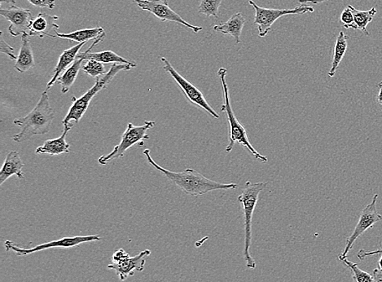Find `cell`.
<instances>
[{
  "label": "cell",
  "mask_w": 382,
  "mask_h": 282,
  "mask_svg": "<svg viewBox=\"0 0 382 282\" xmlns=\"http://www.w3.org/2000/svg\"><path fill=\"white\" fill-rule=\"evenodd\" d=\"M30 35L25 33L22 35V46L14 68L20 73H25L34 68V58L32 48L30 44Z\"/></svg>",
  "instance_id": "cell-19"
},
{
  "label": "cell",
  "mask_w": 382,
  "mask_h": 282,
  "mask_svg": "<svg viewBox=\"0 0 382 282\" xmlns=\"http://www.w3.org/2000/svg\"><path fill=\"white\" fill-rule=\"evenodd\" d=\"M223 0H200L198 12L208 17L219 18V9Z\"/></svg>",
  "instance_id": "cell-26"
},
{
  "label": "cell",
  "mask_w": 382,
  "mask_h": 282,
  "mask_svg": "<svg viewBox=\"0 0 382 282\" xmlns=\"http://www.w3.org/2000/svg\"><path fill=\"white\" fill-rule=\"evenodd\" d=\"M35 7L53 9L56 6L55 0H28Z\"/></svg>",
  "instance_id": "cell-30"
},
{
  "label": "cell",
  "mask_w": 382,
  "mask_h": 282,
  "mask_svg": "<svg viewBox=\"0 0 382 282\" xmlns=\"http://www.w3.org/2000/svg\"><path fill=\"white\" fill-rule=\"evenodd\" d=\"M85 60L77 58L73 65L70 68L67 69L63 74L61 75L58 82L61 85L62 94H67L74 85L77 79V75L82 68V61Z\"/></svg>",
  "instance_id": "cell-23"
},
{
  "label": "cell",
  "mask_w": 382,
  "mask_h": 282,
  "mask_svg": "<svg viewBox=\"0 0 382 282\" xmlns=\"http://www.w3.org/2000/svg\"><path fill=\"white\" fill-rule=\"evenodd\" d=\"M24 162L17 151L9 152L7 155L4 165L0 172V186L13 176H17L19 179H24L23 169Z\"/></svg>",
  "instance_id": "cell-17"
},
{
  "label": "cell",
  "mask_w": 382,
  "mask_h": 282,
  "mask_svg": "<svg viewBox=\"0 0 382 282\" xmlns=\"http://www.w3.org/2000/svg\"><path fill=\"white\" fill-rule=\"evenodd\" d=\"M151 153V151L148 148L144 150V155H146L148 162L156 170L163 173V175L167 177L174 186H177L184 193L190 195V196L198 197L210 192L229 191V189L238 188V184H223L211 181V179L201 175L200 173L193 168H188L180 172L169 171L155 162Z\"/></svg>",
  "instance_id": "cell-1"
},
{
  "label": "cell",
  "mask_w": 382,
  "mask_h": 282,
  "mask_svg": "<svg viewBox=\"0 0 382 282\" xmlns=\"http://www.w3.org/2000/svg\"><path fill=\"white\" fill-rule=\"evenodd\" d=\"M14 48L11 47L8 44L5 42L4 39L3 32H1V41H0V52L6 54L8 58L13 60H17L18 56L14 54Z\"/></svg>",
  "instance_id": "cell-29"
},
{
  "label": "cell",
  "mask_w": 382,
  "mask_h": 282,
  "mask_svg": "<svg viewBox=\"0 0 382 282\" xmlns=\"http://www.w3.org/2000/svg\"><path fill=\"white\" fill-rule=\"evenodd\" d=\"M58 19V16H51L49 14L39 13L38 16L33 19L30 23L29 34L41 39L46 37V36L56 39V35L51 34L50 32H53L54 28H60L59 25L55 23L56 20Z\"/></svg>",
  "instance_id": "cell-14"
},
{
  "label": "cell",
  "mask_w": 382,
  "mask_h": 282,
  "mask_svg": "<svg viewBox=\"0 0 382 282\" xmlns=\"http://www.w3.org/2000/svg\"><path fill=\"white\" fill-rule=\"evenodd\" d=\"M0 14L11 23L8 30L13 37L27 33L30 23L33 20L32 13L30 9L19 8L15 4L10 5L8 8L0 9Z\"/></svg>",
  "instance_id": "cell-13"
},
{
  "label": "cell",
  "mask_w": 382,
  "mask_h": 282,
  "mask_svg": "<svg viewBox=\"0 0 382 282\" xmlns=\"http://www.w3.org/2000/svg\"><path fill=\"white\" fill-rule=\"evenodd\" d=\"M374 270L379 275L382 276V254H381V257L380 258V259L378 261V269H374Z\"/></svg>",
  "instance_id": "cell-34"
},
{
  "label": "cell",
  "mask_w": 382,
  "mask_h": 282,
  "mask_svg": "<svg viewBox=\"0 0 382 282\" xmlns=\"http://www.w3.org/2000/svg\"><path fill=\"white\" fill-rule=\"evenodd\" d=\"M249 4L255 8L254 23L257 25L260 38L265 37L271 32L272 25L281 17L287 16V15H298L299 16V15L314 12V8L308 6L307 4H302L301 6L292 9H274L261 8L253 0H249Z\"/></svg>",
  "instance_id": "cell-7"
},
{
  "label": "cell",
  "mask_w": 382,
  "mask_h": 282,
  "mask_svg": "<svg viewBox=\"0 0 382 282\" xmlns=\"http://www.w3.org/2000/svg\"><path fill=\"white\" fill-rule=\"evenodd\" d=\"M64 127L63 133H62L60 137L45 141L43 146L37 148L35 153L37 155H49L50 156L60 155L62 153H70V145L66 142V136L74 125L70 124Z\"/></svg>",
  "instance_id": "cell-15"
},
{
  "label": "cell",
  "mask_w": 382,
  "mask_h": 282,
  "mask_svg": "<svg viewBox=\"0 0 382 282\" xmlns=\"http://www.w3.org/2000/svg\"><path fill=\"white\" fill-rule=\"evenodd\" d=\"M378 86L379 89V92H378V96H376V100H378L379 105H381L382 107V81L381 82V83L378 84ZM381 119H382V115H381Z\"/></svg>",
  "instance_id": "cell-33"
},
{
  "label": "cell",
  "mask_w": 382,
  "mask_h": 282,
  "mask_svg": "<svg viewBox=\"0 0 382 282\" xmlns=\"http://www.w3.org/2000/svg\"><path fill=\"white\" fill-rule=\"evenodd\" d=\"M86 43L77 44L69 49L64 51L63 53L60 56L58 65L56 66L54 73L51 79L49 82L46 86V91L51 89L61 76L62 73L70 68L77 59V54L79 53V50Z\"/></svg>",
  "instance_id": "cell-16"
},
{
  "label": "cell",
  "mask_w": 382,
  "mask_h": 282,
  "mask_svg": "<svg viewBox=\"0 0 382 282\" xmlns=\"http://www.w3.org/2000/svg\"><path fill=\"white\" fill-rule=\"evenodd\" d=\"M325 1H326V0H298V3L301 4H319Z\"/></svg>",
  "instance_id": "cell-32"
},
{
  "label": "cell",
  "mask_w": 382,
  "mask_h": 282,
  "mask_svg": "<svg viewBox=\"0 0 382 282\" xmlns=\"http://www.w3.org/2000/svg\"><path fill=\"white\" fill-rule=\"evenodd\" d=\"M267 186V183L265 182L252 183L248 181L238 197V202L241 204L242 212H243L245 218V248L243 255L246 267L250 269L256 268L255 261L250 252L252 243L253 215H254L256 205L257 201H259L260 194L262 191H265Z\"/></svg>",
  "instance_id": "cell-4"
},
{
  "label": "cell",
  "mask_w": 382,
  "mask_h": 282,
  "mask_svg": "<svg viewBox=\"0 0 382 282\" xmlns=\"http://www.w3.org/2000/svg\"><path fill=\"white\" fill-rule=\"evenodd\" d=\"M162 63H163V69L165 71L172 77L175 83L179 86L180 90L182 91L186 98L189 101V103L200 108V109L205 110L210 116H212L214 119L219 120V115L217 114L212 107H211L208 101L205 100L203 92H201L198 88L191 84L189 81L184 79V77L178 73V71L175 70L172 65L170 63V61L165 58H161Z\"/></svg>",
  "instance_id": "cell-9"
},
{
  "label": "cell",
  "mask_w": 382,
  "mask_h": 282,
  "mask_svg": "<svg viewBox=\"0 0 382 282\" xmlns=\"http://www.w3.org/2000/svg\"><path fill=\"white\" fill-rule=\"evenodd\" d=\"M354 15V19L355 25H357L358 30H361L365 35L369 36L370 34L368 32V25L373 20L376 11V8H371L368 11H360V10L356 9L352 5L348 6Z\"/></svg>",
  "instance_id": "cell-24"
},
{
  "label": "cell",
  "mask_w": 382,
  "mask_h": 282,
  "mask_svg": "<svg viewBox=\"0 0 382 282\" xmlns=\"http://www.w3.org/2000/svg\"><path fill=\"white\" fill-rule=\"evenodd\" d=\"M246 20L241 13H237L230 18L226 23H222L214 27L216 32H220L225 35H231L235 39L236 44L241 42V36Z\"/></svg>",
  "instance_id": "cell-18"
},
{
  "label": "cell",
  "mask_w": 382,
  "mask_h": 282,
  "mask_svg": "<svg viewBox=\"0 0 382 282\" xmlns=\"http://www.w3.org/2000/svg\"><path fill=\"white\" fill-rule=\"evenodd\" d=\"M3 3H7L10 5H12L15 4V0H1V4Z\"/></svg>",
  "instance_id": "cell-35"
},
{
  "label": "cell",
  "mask_w": 382,
  "mask_h": 282,
  "mask_svg": "<svg viewBox=\"0 0 382 282\" xmlns=\"http://www.w3.org/2000/svg\"><path fill=\"white\" fill-rule=\"evenodd\" d=\"M101 240L99 235H87V236H75V237H67L58 240L51 241V242L46 243L35 245L33 248H23L18 247V245L14 243L13 241L8 240L5 242V249L8 251L13 250V252L18 256H25L30 254L39 252L44 250L53 248H72L77 247L84 243L96 242Z\"/></svg>",
  "instance_id": "cell-10"
},
{
  "label": "cell",
  "mask_w": 382,
  "mask_h": 282,
  "mask_svg": "<svg viewBox=\"0 0 382 282\" xmlns=\"http://www.w3.org/2000/svg\"><path fill=\"white\" fill-rule=\"evenodd\" d=\"M77 58L84 60H95L99 61L102 64H127L132 66L133 68H136L137 64L134 60H128L122 58V56L116 54L113 51H103L100 53H79L77 54Z\"/></svg>",
  "instance_id": "cell-20"
},
{
  "label": "cell",
  "mask_w": 382,
  "mask_h": 282,
  "mask_svg": "<svg viewBox=\"0 0 382 282\" xmlns=\"http://www.w3.org/2000/svg\"><path fill=\"white\" fill-rule=\"evenodd\" d=\"M82 70L86 74L93 77V78H99L100 76L106 74L104 64L95 60H89L85 65L82 66Z\"/></svg>",
  "instance_id": "cell-27"
},
{
  "label": "cell",
  "mask_w": 382,
  "mask_h": 282,
  "mask_svg": "<svg viewBox=\"0 0 382 282\" xmlns=\"http://www.w3.org/2000/svg\"><path fill=\"white\" fill-rule=\"evenodd\" d=\"M132 66L127 64H113L112 68L107 72L101 78H97L96 84L92 88L87 92L80 98L75 100L73 105H71L68 114L65 116L62 124L64 126L69 125L72 121L79 122L82 117H84L87 109H89L91 101L94 98L95 96L99 92L107 88L108 84L111 83V81L115 79V77L122 70H130Z\"/></svg>",
  "instance_id": "cell-5"
},
{
  "label": "cell",
  "mask_w": 382,
  "mask_h": 282,
  "mask_svg": "<svg viewBox=\"0 0 382 282\" xmlns=\"http://www.w3.org/2000/svg\"><path fill=\"white\" fill-rule=\"evenodd\" d=\"M55 115L49 101L48 91L43 92L38 104L27 116L18 117L13 124L22 128L18 134L13 136L15 142L27 141L34 136L48 134L54 120Z\"/></svg>",
  "instance_id": "cell-2"
},
{
  "label": "cell",
  "mask_w": 382,
  "mask_h": 282,
  "mask_svg": "<svg viewBox=\"0 0 382 282\" xmlns=\"http://www.w3.org/2000/svg\"><path fill=\"white\" fill-rule=\"evenodd\" d=\"M151 255V250H144L132 257L125 250L120 249L113 253L112 263L108 265V269L115 271L121 281H126L136 271H142L144 269L147 258Z\"/></svg>",
  "instance_id": "cell-8"
},
{
  "label": "cell",
  "mask_w": 382,
  "mask_h": 282,
  "mask_svg": "<svg viewBox=\"0 0 382 282\" xmlns=\"http://www.w3.org/2000/svg\"><path fill=\"white\" fill-rule=\"evenodd\" d=\"M340 20L345 29L358 30L357 25L355 23L354 15L348 6L340 14Z\"/></svg>",
  "instance_id": "cell-28"
},
{
  "label": "cell",
  "mask_w": 382,
  "mask_h": 282,
  "mask_svg": "<svg viewBox=\"0 0 382 282\" xmlns=\"http://www.w3.org/2000/svg\"><path fill=\"white\" fill-rule=\"evenodd\" d=\"M378 198V194H375L373 199H371V202L361 212L358 224H356L353 233L345 240V245L343 253L338 256L340 261L348 258V255L350 250L352 249L355 241L365 233V231L373 228L375 224L382 219V215L376 209Z\"/></svg>",
  "instance_id": "cell-11"
},
{
  "label": "cell",
  "mask_w": 382,
  "mask_h": 282,
  "mask_svg": "<svg viewBox=\"0 0 382 282\" xmlns=\"http://www.w3.org/2000/svg\"><path fill=\"white\" fill-rule=\"evenodd\" d=\"M348 39L349 37L343 32H340L337 37L336 42H335L333 48V55L331 68L329 72V76L330 78H333L336 74L337 70L339 68V65L342 63V60L347 53L348 48Z\"/></svg>",
  "instance_id": "cell-22"
},
{
  "label": "cell",
  "mask_w": 382,
  "mask_h": 282,
  "mask_svg": "<svg viewBox=\"0 0 382 282\" xmlns=\"http://www.w3.org/2000/svg\"><path fill=\"white\" fill-rule=\"evenodd\" d=\"M227 74H228V70L225 68H220L218 71V75L221 81L222 86H223L224 96V103L222 105L221 112L226 113L229 129V145L227 146L226 152L230 153L232 150V148H234L235 143H237L241 146L247 148L248 151L250 153V155L254 156L256 159H259V160L262 162H267V158L261 155V153L257 152L251 145L249 138H248L246 128L240 124L238 120H237L234 110H232L229 86L226 79Z\"/></svg>",
  "instance_id": "cell-3"
},
{
  "label": "cell",
  "mask_w": 382,
  "mask_h": 282,
  "mask_svg": "<svg viewBox=\"0 0 382 282\" xmlns=\"http://www.w3.org/2000/svg\"><path fill=\"white\" fill-rule=\"evenodd\" d=\"M137 6L143 11L151 13L162 22H172L184 25L194 33H198L203 28L197 25H191L186 22L182 16L170 8L167 0H133Z\"/></svg>",
  "instance_id": "cell-12"
},
{
  "label": "cell",
  "mask_w": 382,
  "mask_h": 282,
  "mask_svg": "<svg viewBox=\"0 0 382 282\" xmlns=\"http://www.w3.org/2000/svg\"><path fill=\"white\" fill-rule=\"evenodd\" d=\"M343 262L352 270L355 282H382V276L376 273L375 270H374V274H370L367 271L360 269L357 264L352 263L348 258L343 259Z\"/></svg>",
  "instance_id": "cell-25"
},
{
  "label": "cell",
  "mask_w": 382,
  "mask_h": 282,
  "mask_svg": "<svg viewBox=\"0 0 382 282\" xmlns=\"http://www.w3.org/2000/svg\"><path fill=\"white\" fill-rule=\"evenodd\" d=\"M156 125L154 121L144 122L142 126H134L131 122H129L126 132L123 133L122 140L117 146L113 148V150L107 155H103L98 159V162L101 165H107L115 159L121 158L125 155L127 150L132 146L137 145L142 146L144 141L149 139L147 135V132L151 128Z\"/></svg>",
  "instance_id": "cell-6"
},
{
  "label": "cell",
  "mask_w": 382,
  "mask_h": 282,
  "mask_svg": "<svg viewBox=\"0 0 382 282\" xmlns=\"http://www.w3.org/2000/svg\"><path fill=\"white\" fill-rule=\"evenodd\" d=\"M381 248H379L378 250H373V251L360 250L357 254L359 259L363 260L366 257H368V256L378 255L379 254H382V243L381 244Z\"/></svg>",
  "instance_id": "cell-31"
},
{
  "label": "cell",
  "mask_w": 382,
  "mask_h": 282,
  "mask_svg": "<svg viewBox=\"0 0 382 282\" xmlns=\"http://www.w3.org/2000/svg\"><path fill=\"white\" fill-rule=\"evenodd\" d=\"M54 32L56 39H69L79 44L87 43L89 40L97 39L102 36H106L104 29L101 27L77 30V32L70 34H59L56 30Z\"/></svg>",
  "instance_id": "cell-21"
}]
</instances>
